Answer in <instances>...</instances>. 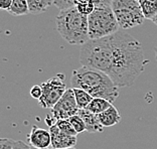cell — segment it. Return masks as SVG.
Instances as JSON below:
<instances>
[{"label":"cell","instance_id":"obj_14","mask_svg":"<svg viewBox=\"0 0 157 149\" xmlns=\"http://www.w3.org/2000/svg\"><path fill=\"white\" fill-rule=\"evenodd\" d=\"M139 4L145 18L152 20L157 14V0H140Z\"/></svg>","mask_w":157,"mask_h":149},{"label":"cell","instance_id":"obj_11","mask_svg":"<svg viewBox=\"0 0 157 149\" xmlns=\"http://www.w3.org/2000/svg\"><path fill=\"white\" fill-rule=\"evenodd\" d=\"M100 122L104 127H112L117 125L118 123L121 121V115L119 111L114 105L108 108L105 112L99 114Z\"/></svg>","mask_w":157,"mask_h":149},{"label":"cell","instance_id":"obj_21","mask_svg":"<svg viewBox=\"0 0 157 149\" xmlns=\"http://www.w3.org/2000/svg\"><path fill=\"white\" fill-rule=\"evenodd\" d=\"M16 140L11 138H1L0 139V149H13Z\"/></svg>","mask_w":157,"mask_h":149},{"label":"cell","instance_id":"obj_7","mask_svg":"<svg viewBox=\"0 0 157 149\" xmlns=\"http://www.w3.org/2000/svg\"><path fill=\"white\" fill-rule=\"evenodd\" d=\"M52 110V116L56 121L62 119H69L74 115H77L78 108L75 97L74 89H67L66 93L60 98Z\"/></svg>","mask_w":157,"mask_h":149},{"label":"cell","instance_id":"obj_25","mask_svg":"<svg viewBox=\"0 0 157 149\" xmlns=\"http://www.w3.org/2000/svg\"><path fill=\"white\" fill-rule=\"evenodd\" d=\"M13 149H30V145L26 144L25 142H23V141L16 140Z\"/></svg>","mask_w":157,"mask_h":149},{"label":"cell","instance_id":"obj_10","mask_svg":"<svg viewBox=\"0 0 157 149\" xmlns=\"http://www.w3.org/2000/svg\"><path fill=\"white\" fill-rule=\"evenodd\" d=\"M78 115L82 117L86 124L87 132L89 133H101L103 132L105 127L100 122L99 116L89 111L88 109H81L78 110Z\"/></svg>","mask_w":157,"mask_h":149},{"label":"cell","instance_id":"obj_1","mask_svg":"<svg viewBox=\"0 0 157 149\" xmlns=\"http://www.w3.org/2000/svg\"><path fill=\"white\" fill-rule=\"evenodd\" d=\"M80 63L107 74L120 88L132 86L148 61L139 40L118 31L108 37L89 40L81 47Z\"/></svg>","mask_w":157,"mask_h":149},{"label":"cell","instance_id":"obj_24","mask_svg":"<svg viewBox=\"0 0 157 149\" xmlns=\"http://www.w3.org/2000/svg\"><path fill=\"white\" fill-rule=\"evenodd\" d=\"M13 0H0V8L6 11H9Z\"/></svg>","mask_w":157,"mask_h":149},{"label":"cell","instance_id":"obj_23","mask_svg":"<svg viewBox=\"0 0 157 149\" xmlns=\"http://www.w3.org/2000/svg\"><path fill=\"white\" fill-rule=\"evenodd\" d=\"M96 7H111L114 0H92Z\"/></svg>","mask_w":157,"mask_h":149},{"label":"cell","instance_id":"obj_20","mask_svg":"<svg viewBox=\"0 0 157 149\" xmlns=\"http://www.w3.org/2000/svg\"><path fill=\"white\" fill-rule=\"evenodd\" d=\"M81 0H53V5L59 10H66L76 7Z\"/></svg>","mask_w":157,"mask_h":149},{"label":"cell","instance_id":"obj_22","mask_svg":"<svg viewBox=\"0 0 157 149\" xmlns=\"http://www.w3.org/2000/svg\"><path fill=\"white\" fill-rule=\"evenodd\" d=\"M30 96L35 100H39L42 96V89L40 85H35L30 89Z\"/></svg>","mask_w":157,"mask_h":149},{"label":"cell","instance_id":"obj_5","mask_svg":"<svg viewBox=\"0 0 157 149\" xmlns=\"http://www.w3.org/2000/svg\"><path fill=\"white\" fill-rule=\"evenodd\" d=\"M111 7L121 29L140 25L145 19L139 1L136 0H114Z\"/></svg>","mask_w":157,"mask_h":149},{"label":"cell","instance_id":"obj_15","mask_svg":"<svg viewBox=\"0 0 157 149\" xmlns=\"http://www.w3.org/2000/svg\"><path fill=\"white\" fill-rule=\"evenodd\" d=\"M73 89H74L75 97H76L78 110L87 109V107L90 105V103L92 102V100L94 98H93L90 94H88L86 91L82 90V89H77V88H73Z\"/></svg>","mask_w":157,"mask_h":149},{"label":"cell","instance_id":"obj_18","mask_svg":"<svg viewBox=\"0 0 157 149\" xmlns=\"http://www.w3.org/2000/svg\"><path fill=\"white\" fill-rule=\"evenodd\" d=\"M56 125L58 126V128L65 134H67V135H71V136H77L78 135L76 130L74 129L72 124L70 123V121L67 119L58 120L56 123Z\"/></svg>","mask_w":157,"mask_h":149},{"label":"cell","instance_id":"obj_4","mask_svg":"<svg viewBox=\"0 0 157 149\" xmlns=\"http://www.w3.org/2000/svg\"><path fill=\"white\" fill-rule=\"evenodd\" d=\"M89 21V38L100 40L108 37L119 31L112 7H96L94 12L88 16Z\"/></svg>","mask_w":157,"mask_h":149},{"label":"cell","instance_id":"obj_12","mask_svg":"<svg viewBox=\"0 0 157 149\" xmlns=\"http://www.w3.org/2000/svg\"><path fill=\"white\" fill-rule=\"evenodd\" d=\"M28 9L31 14H40L46 11L52 4L53 0H27Z\"/></svg>","mask_w":157,"mask_h":149},{"label":"cell","instance_id":"obj_19","mask_svg":"<svg viewBox=\"0 0 157 149\" xmlns=\"http://www.w3.org/2000/svg\"><path fill=\"white\" fill-rule=\"evenodd\" d=\"M67 120H69L70 123L72 124V126L74 127V129L76 130V132L78 134L84 133L85 131H87V128H86V124H85L84 120L82 119V117L80 115H78V114L74 115Z\"/></svg>","mask_w":157,"mask_h":149},{"label":"cell","instance_id":"obj_16","mask_svg":"<svg viewBox=\"0 0 157 149\" xmlns=\"http://www.w3.org/2000/svg\"><path fill=\"white\" fill-rule=\"evenodd\" d=\"M14 16H22L29 13L27 0H13L9 11Z\"/></svg>","mask_w":157,"mask_h":149},{"label":"cell","instance_id":"obj_26","mask_svg":"<svg viewBox=\"0 0 157 149\" xmlns=\"http://www.w3.org/2000/svg\"><path fill=\"white\" fill-rule=\"evenodd\" d=\"M152 21H153V22H154V23L156 24V25H157V14H156V15H155L154 17H153Z\"/></svg>","mask_w":157,"mask_h":149},{"label":"cell","instance_id":"obj_13","mask_svg":"<svg viewBox=\"0 0 157 149\" xmlns=\"http://www.w3.org/2000/svg\"><path fill=\"white\" fill-rule=\"evenodd\" d=\"M113 104L111 102H109L108 100H105V99H101V98H94L90 103V105L88 106L87 109L90 112L94 113L96 115H99L101 113L105 112L107 109L111 107Z\"/></svg>","mask_w":157,"mask_h":149},{"label":"cell","instance_id":"obj_17","mask_svg":"<svg viewBox=\"0 0 157 149\" xmlns=\"http://www.w3.org/2000/svg\"><path fill=\"white\" fill-rule=\"evenodd\" d=\"M76 8L80 11L82 14H84L86 16H89L90 14L94 12L96 9V5L92 0H81L76 6Z\"/></svg>","mask_w":157,"mask_h":149},{"label":"cell","instance_id":"obj_27","mask_svg":"<svg viewBox=\"0 0 157 149\" xmlns=\"http://www.w3.org/2000/svg\"><path fill=\"white\" fill-rule=\"evenodd\" d=\"M155 56H156V61H157V47H156V49H155Z\"/></svg>","mask_w":157,"mask_h":149},{"label":"cell","instance_id":"obj_8","mask_svg":"<svg viewBox=\"0 0 157 149\" xmlns=\"http://www.w3.org/2000/svg\"><path fill=\"white\" fill-rule=\"evenodd\" d=\"M49 133L52 136V149H63L75 147L77 144V136H71L62 132L58 126L52 125L49 127Z\"/></svg>","mask_w":157,"mask_h":149},{"label":"cell","instance_id":"obj_30","mask_svg":"<svg viewBox=\"0 0 157 149\" xmlns=\"http://www.w3.org/2000/svg\"><path fill=\"white\" fill-rule=\"evenodd\" d=\"M136 1H140V0H136Z\"/></svg>","mask_w":157,"mask_h":149},{"label":"cell","instance_id":"obj_6","mask_svg":"<svg viewBox=\"0 0 157 149\" xmlns=\"http://www.w3.org/2000/svg\"><path fill=\"white\" fill-rule=\"evenodd\" d=\"M42 96L38 104L44 109H52L67 90L65 83V74H58L52 79L40 84Z\"/></svg>","mask_w":157,"mask_h":149},{"label":"cell","instance_id":"obj_2","mask_svg":"<svg viewBox=\"0 0 157 149\" xmlns=\"http://www.w3.org/2000/svg\"><path fill=\"white\" fill-rule=\"evenodd\" d=\"M71 84L73 88L82 89L93 98L105 99L112 104L119 96V87L108 74L88 67L73 71Z\"/></svg>","mask_w":157,"mask_h":149},{"label":"cell","instance_id":"obj_28","mask_svg":"<svg viewBox=\"0 0 157 149\" xmlns=\"http://www.w3.org/2000/svg\"><path fill=\"white\" fill-rule=\"evenodd\" d=\"M63 149H76L75 147H71V148H63Z\"/></svg>","mask_w":157,"mask_h":149},{"label":"cell","instance_id":"obj_3","mask_svg":"<svg viewBox=\"0 0 157 149\" xmlns=\"http://www.w3.org/2000/svg\"><path fill=\"white\" fill-rule=\"evenodd\" d=\"M56 30L63 40L74 45H83L89 38L88 16L82 14L76 7L59 10L56 18Z\"/></svg>","mask_w":157,"mask_h":149},{"label":"cell","instance_id":"obj_9","mask_svg":"<svg viewBox=\"0 0 157 149\" xmlns=\"http://www.w3.org/2000/svg\"><path fill=\"white\" fill-rule=\"evenodd\" d=\"M27 138L30 146L34 148L48 149V147L52 145V136L49 130L40 128L37 126H33Z\"/></svg>","mask_w":157,"mask_h":149},{"label":"cell","instance_id":"obj_29","mask_svg":"<svg viewBox=\"0 0 157 149\" xmlns=\"http://www.w3.org/2000/svg\"><path fill=\"white\" fill-rule=\"evenodd\" d=\"M30 149H38V148H34V147H33V146H30ZM49 149V148H48Z\"/></svg>","mask_w":157,"mask_h":149}]
</instances>
